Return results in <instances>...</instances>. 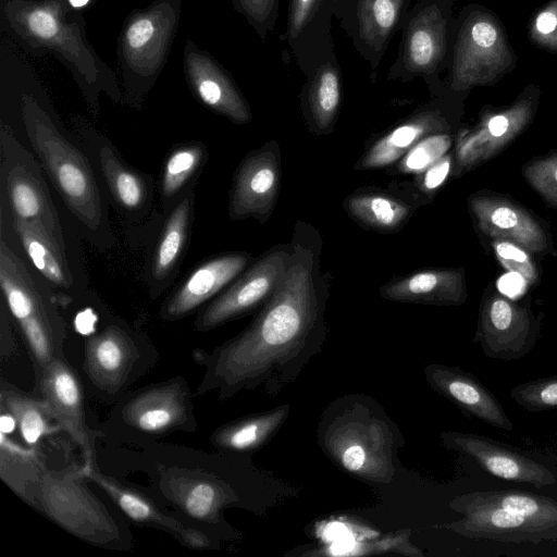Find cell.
<instances>
[{"label": "cell", "instance_id": "cell-1", "mask_svg": "<svg viewBox=\"0 0 557 557\" xmlns=\"http://www.w3.org/2000/svg\"><path fill=\"white\" fill-rule=\"evenodd\" d=\"M319 253L317 231L299 222L280 284L245 330L206 357L198 394L218 391L225 400L260 389L276 396L296 381L327 337V288Z\"/></svg>", "mask_w": 557, "mask_h": 557}, {"label": "cell", "instance_id": "cell-2", "mask_svg": "<svg viewBox=\"0 0 557 557\" xmlns=\"http://www.w3.org/2000/svg\"><path fill=\"white\" fill-rule=\"evenodd\" d=\"M0 94L2 101L16 109L44 170L71 213L85 230L112 237L88 159L61 134L35 69L2 34Z\"/></svg>", "mask_w": 557, "mask_h": 557}, {"label": "cell", "instance_id": "cell-3", "mask_svg": "<svg viewBox=\"0 0 557 557\" xmlns=\"http://www.w3.org/2000/svg\"><path fill=\"white\" fill-rule=\"evenodd\" d=\"M0 29L25 54L53 55L72 75L94 115L101 92L123 103L115 72L88 39L84 11L67 0H0Z\"/></svg>", "mask_w": 557, "mask_h": 557}, {"label": "cell", "instance_id": "cell-4", "mask_svg": "<svg viewBox=\"0 0 557 557\" xmlns=\"http://www.w3.org/2000/svg\"><path fill=\"white\" fill-rule=\"evenodd\" d=\"M317 440L339 469L372 486L388 485L399 467L405 437L382 405L366 394H346L323 409Z\"/></svg>", "mask_w": 557, "mask_h": 557}, {"label": "cell", "instance_id": "cell-5", "mask_svg": "<svg viewBox=\"0 0 557 557\" xmlns=\"http://www.w3.org/2000/svg\"><path fill=\"white\" fill-rule=\"evenodd\" d=\"M448 506L461 515L444 528L471 540L532 543L557 540V502L520 490L478 491Z\"/></svg>", "mask_w": 557, "mask_h": 557}, {"label": "cell", "instance_id": "cell-6", "mask_svg": "<svg viewBox=\"0 0 557 557\" xmlns=\"http://www.w3.org/2000/svg\"><path fill=\"white\" fill-rule=\"evenodd\" d=\"M182 0H153L133 10L116 41L123 103L139 109L164 69L176 37Z\"/></svg>", "mask_w": 557, "mask_h": 557}, {"label": "cell", "instance_id": "cell-7", "mask_svg": "<svg viewBox=\"0 0 557 557\" xmlns=\"http://www.w3.org/2000/svg\"><path fill=\"white\" fill-rule=\"evenodd\" d=\"M44 278V277H42ZM0 242V286L35 361L36 370L62 356L64 321L48 284Z\"/></svg>", "mask_w": 557, "mask_h": 557}, {"label": "cell", "instance_id": "cell-8", "mask_svg": "<svg viewBox=\"0 0 557 557\" xmlns=\"http://www.w3.org/2000/svg\"><path fill=\"white\" fill-rule=\"evenodd\" d=\"M79 471L46 470L36 494L37 508L75 536L100 546H114L121 530L106 507L81 482Z\"/></svg>", "mask_w": 557, "mask_h": 557}, {"label": "cell", "instance_id": "cell-9", "mask_svg": "<svg viewBox=\"0 0 557 557\" xmlns=\"http://www.w3.org/2000/svg\"><path fill=\"white\" fill-rule=\"evenodd\" d=\"M516 63L506 32L490 12L476 10L463 21L455 46L451 87L492 85Z\"/></svg>", "mask_w": 557, "mask_h": 557}, {"label": "cell", "instance_id": "cell-10", "mask_svg": "<svg viewBox=\"0 0 557 557\" xmlns=\"http://www.w3.org/2000/svg\"><path fill=\"white\" fill-rule=\"evenodd\" d=\"M1 182L12 215L44 225L63 246L60 218L41 170L15 137L12 127L0 124Z\"/></svg>", "mask_w": 557, "mask_h": 557}, {"label": "cell", "instance_id": "cell-11", "mask_svg": "<svg viewBox=\"0 0 557 557\" xmlns=\"http://www.w3.org/2000/svg\"><path fill=\"white\" fill-rule=\"evenodd\" d=\"M290 255L292 244L275 247L263 255L199 312L195 330L210 331L262 306L284 276Z\"/></svg>", "mask_w": 557, "mask_h": 557}, {"label": "cell", "instance_id": "cell-12", "mask_svg": "<svg viewBox=\"0 0 557 557\" xmlns=\"http://www.w3.org/2000/svg\"><path fill=\"white\" fill-rule=\"evenodd\" d=\"M143 352L131 332L110 324L85 341L83 370L95 391L112 398L139 373Z\"/></svg>", "mask_w": 557, "mask_h": 557}, {"label": "cell", "instance_id": "cell-13", "mask_svg": "<svg viewBox=\"0 0 557 557\" xmlns=\"http://www.w3.org/2000/svg\"><path fill=\"white\" fill-rule=\"evenodd\" d=\"M532 314L506 297L494 295L482 306L474 342L491 359L503 361L525 357L537 341Z\"/></svg>", "mask_w": 557, "mask_h": 557}, {"label": "cell", "instance_id": "cell-14", "mask_svg": "<svg viewBox=\"0 0 557 557\" xmlns=\"http://www.w3.org/2000/svg\"><path fill=\"white\" fill-rule=\"evenodd\" d=\"M280 150L269 143L249 152L238 165L228 199V214L234 221L249 216L263 223L271 214L278 195Z\"/></svg>", "mask_w": 557, "mask_h": 557}, {"label": "cell", "instance_id": "cell-15", "mask_svg": "<svg viewBox=\"0 0 557 557\" xmlns=\"http://www.w3.org/2000/svg\"><path fill=\"white\" fill-rule=\"evenodd\" d=\"M123 422L144 435H165L194 430L191 395L182 379L146 388L122 407Z\"/></svg>", "mask_w": 557, "mask_h": 557}, {"label": "cell", "instance_id": "cell-16", "mask_svg": "<svg viewBox=\"0 0 557 557\" xmlns=\"http://www.w3.org/2000/svg\"><path fill=\"white\" fill-rule=\"evenodd\" d=\"M440 442L446 449L471 458L484 471L498 479L528 483L535 487L556 483V476L541 462L487 436L443 431L440 433Z\"/></svg>", "mask_w": 557, "mask_h": 557}, {"label": "cell", "instance_id": "cell-17", "mask_svg": "<svg viewBox=\"0 0 557 557\" xmlns=\"http://www.w3.org/2000/svg\"><path fill=\"white\" fill-rule=\"evenodd\" d=\"M183 71L190 92L202 106L237 124L251 120L250 108L228 73L190 39L183 50Z\"/></svg>", "mask_w": 557, "mask_h": 557}, {"label": "cell", "instance_id": "cell-18", "mask_svg": "<svg viewBox=\"0 0 557 557\" xmlns=\"http://www.w3.org/2000/svg\"><path fill=\"white\" fill-rule=\"evenodd\" d=\"M37 381L45 398L61 428L81 447L85 468L94 466V433L86 423L82 384L63 357L37 370Z\"/></svg>", "mask_w": 557, "mask_h": 557}, {"label": "cell", "instance_id": "cell-19", "mask_svg": "<svg viewBox=\"0 0 557 557\" xmlns=\"http://www.w3.org/2000/svg\"><path fill=\"white\" fill-rule=\"evenodd\" d=\"M423 371L428 385L467 418L504 431H513V423L498 399L473 374L457 366L443 363H429Z\"/></svg>", "mask_w": 557, "mask_h": 557}, {"label": "cell", "instance_id": "cell-20", "mask_svg": "<svg viewBox=\"0 0 557 557\" xmlns=\"http://www.w3.org/2000/svg\"><path fill=\"white\" fill-rule=\"evenodd\" d=\"M249 260L248 253L236 251L201 262L164 301L160 317L165 321H175L188 315L232 283Z\"/></svg>", "mask_w": 557, "mask_h": 557}, {"label": "cell", "instance_id": "cell-21", "mask_svg": "<svg viewBox=\"0 0 557 557\" xmlns=\"http://www.w3.org/2000/svg\"><path fill=\"white\" fill-rule=\"evenodd\" d=\"M469 206L480 230L493 239L510 240L533 252L547 248L543 228L519 206L488 196L472 197Z\"/></svg>", "mask_w": 557, "mask_h": 557}, {"label": "cell", "instance_id": "cell-22", "mask_svg": "<svg viewBox=\"0 0 557 557\" xmlns=\"http://www.w3.org/2000/svg\"><path fill=\"white\" fill-rule=\"evenodd\" d=\"M532 114V99L521 98L508 109L483 120L475 129L459 138L457 144L459 164L471 166L494 156L522 132Z\"/></svg>", "mask_w": 557, "mask_h": 557}, {"label": "cell", "instance_id": "cell-23", "mask_svg": "<svg viewBox=\"0 0 557 557\" xmlns=\"http://www.w3.org/2000/svg\"><path fill=\"white\" fill-rule=\"evenodd\" d=\"M82 473L99 485L133 521L166 531L193 548L211 547V541L206 534L163 513L146 496L100 473L95 469V466L84 467Z\"/></svg>", "mask_w": 557, "mask_h": 557}, {"label": "cell", "instance_id": "cell-24", "mask_svg": "<svg viewBox=\"0 0 557 557\" xmlns=\"http://www.w3.org/2000/svg\"><path fill=\"white\" fill-rule=\"evenodd\" d=\"M96 136L99 165L114 201L124 213H147L153 198L151 178L125 163L107 138Z\"/></svg>", "mask_w": 557, "mask_h": 557}, {"label": "cell", "instance_id": "cell-25", "mask_svg": "<svg viewBox=\"0 0 557 557\" xmlns=\"http://www.w3.org/2000/svg\"><path fill=\"white\" fill-rule=\"evenodd\" d=\"M380 294L393 301L459 305L466 296L463 274L456 270L420 271L385 284Z\"/></svg>", "mask_w": 557, "mask_h": 557}, {"label": "cell", "instance_id": "cell-26", "mask_svg": "<svg viewBox=\"0 0 557 557\" xmlns=\"http://www.w3.org/2000/svg\"><path fill=\"white\" fill-rule=\"evenodd\" d=\"M191 187L169 214L152 255L149 283L157 296L175 275L187 247L195 200Z\"/></svg>", "mask_w": 557, "mask_h": 557}, {"label": "cell", "instance_id": "cell-27", "mask_svg": "<svg viewBox=\"0 0 557 557\" xmlns=\"http://www.w3.org/2000/svg\"><path fill=\"white\" fill-rule=\"evenodd\" d=\"M12 228L33 267L48 283L65 289L73 285L65 246L44 225L12 215Z\"/></svg>", "mask_w": 557, "mask_h": 557}, {"label": "cell", "instance_id": "cell-28", "mask_svg": "<svg viewBox=\"0 0 557 557\" xmlns=\"http://www.w3.org/2000/svg\"><path fill=\"white\" fill-rule=\"evenodd\" d=\"M290 405L248 414L216 429L210 441L223 453H253L267 445L283 428Z\"/></svg>", "mask_w": 557, "mask_h": 557}, {"label": "cell", "instance_id": "cell-29", "mask_svg": "<svg viewBox=\"0 0 557 557\" xmlns=\"http://www.w3.org/2000/svg\"><path fill=\"white\" fill-rule=\"evenodd\" d=\"M446 49V21L437 5L421 10L411 21L406 38L404 62L417 74L433 72Z\"/></svg>", "mask_w": 557, "mask_h": 557}, {"label": "cell", "instance_id": "cell-30", "mask_svg": "<svg viewBox=\"0 0 557 557\" xmlns=\"http://www.w3.org/2000/svg\"><path fill=\"white\" fill-rule=\"evenodd\" d=\"M444 117L435 111L421 112L376 140L359 159L356 168L376 169L401 159L422 138L443 133Z\"/></svg>", "mask_w": 557, "mask_h": 557}, {"label": "cell", "instance_id": "cell-31", "mask_svg": "<svg viewBox=\"0 0 557 557\" xmlns=\"http://www.w3.org/2000/svg\"><path fill=\"white\" fill-rule=\"evenodd\" d=\"M47 469L34 448H24L0 433V476L21 498L37 506L36 494Z\"/></svg>", "mask_w": 557, "mask_h": 557}, {"label": "cell", "instance_id": "cell-32", "mask_svg": "<svg viewBox=\"0 0 557 557\" xmlns=\"http://www.w3.org/2000/svg\"><path fill=\"white\" fill-rule=\"evenodd\" d=\"M1 407L15 421L22 438L30 446L46 435L61 429L45 398L25 395L9 385L2 384L0 392ZM57 422V421H55Z\"/></svg>", "mask_w": 557, "mask_h": 557}, {"label": "cell", "instance_id": "cell-33", "mask_svg": "<svg viewBox=\"0 0 557 557\" xmlns=\"http://www.w3.org/2000/svg\"><path fill=\"white\" fill-rule=\"evenodd\" d=\"M346 209L359 223L381 232L397 230L410 214V208L405 202L374 193L350 196L346 201Z\"/></svg>", "mask_w": 557, "mask_h": 557}, {"label": "cell", "instance_id": "cell-34", "mask_svg": "<svg viewBox=\"0 0 557 557\" xmlns=\"http://www.w3.org/2000/svg\"><path fill=\"white\" fill-rule=\"evenodd\" d=\"M207 157V147L199 141L180 145L170 152L160 180V195L164 206H168L183 187L189 185Z\"/></svg>", "mask_w": 557, "mask_h": 557}, {"label": "cell", "instance_id": "cell-35", "mask_svg": "<svg viewBox=\"0 0 557 557\" xmlns=\"http://www.w3.org/2000/svg\"><path fill=\"white\" fill-rule=\"evenodd\" d=\"M404 0H360L357 10L362 41L380 51L395 27Z\"/></svg>", "mask_w": 557, "mask_h": 557}, {"label": "cell", "instance_id": "cell-36", "mask_svg": "<svg viewBox=\"0 0 557 557\" xmlns=\"http://www.w3.org/2000/svg\"><path fill=\"white\" fill-rule=\"evenodd\" d=\"M339 102V75L332 65L325 64L317 71L309 94L310 112L317 127L325 131L333 124Z\"/></svg>", "mask_w": 557, "mask_h": 557}, {"label": "cell", "instance_id": "cell-37", "mask_svg": "<svg viewBox=\"0 0 557 557\" xmlns=\"http://www.w3.org/2000/svg\"><path fill=\"white\" fill-rule=\"evenodd\" d=\"M509 395L530 412L557 410V374L520 383L510 389Z\"/></svg>", "mask_w": 557, "mask_h": 557}, {"label": "cell", "instance_id": "cell-38", "mask_svg": "<svg viewBox=\"0 0 557 557\" xmlns=\"http://www.w3.org/2000/svg\"><path fill=\"white\" fill-rule=\"evenodd\" d=\"M450 145V137L444 133L422 138L401 158L398 164L399 172L422 173L445 156Z\"/></svg>", "mask_w": 557, "mask_h": 557}, {"label": "cell", "instance_id": "cell-39", "mask_svg": "<svg viewBox=\"0 0 557 557\" xmlns=\"http://www.w3.org/2000/svg\"><path fill=\"white\" fill-rule=\"evenodd\" d=\"M530 40L542 49L557 52V0H550L529 23Z\"/></svg>", "mask_w": 557, "mask_h": 557}, {"label": "cell", "instance_id": "cell-40", "mask_svg": "<svg viewBox=\"0 0 557 557\" xmlns=\"http://www.w3.org/2000/svg\"><path fill=\"white\" fill-rule=\"evenodd\" d=\"M493 248L505 269L519 274L528 283H534L537 280V271L528 256L527 249L506 239H494Z\"/></svg>", "mask_w": 557, "mask_h": 557}, {"label": "cell", "instance_id": "cell-41", "mask_svg": "<svg viewBox=\"0 0 557 557\" xmlns=\"http://www.w3.org/2000/svg\"><path fill=\"white\" fill-rule=\"evenodd\" d=\"M523 172L530 185L548 202L557 206V156L534 161Z\"/></svg>", "mask_w": 557, "mask_h": 557}, {"label": "cell", "instance_id": "cell-42", "mask_svg": "<svg viewBox=\"0 0 557 557\" xmlns=\"http://www.w3.org/2000/svg\"><path fill=\"white\" fill-rule=\"evenodd\" d=\"M318 0H292L288 17L289 38L297 37L308 23Z\"/></svg>", "mask_w": 557, "mask_h": 557}, {"label": "cell", "instance_id": "cell-43", "mask_svg": "<svg viewBox=\"0 0 557 557\" xmlns=\"http://www.w3.org/2000/svg\"><path fill=\"white\" fill-rule=\"evenodd\" d=\"M236 9L252 24L263 25L270 17L275 0H233Z\"/></svg>", "mask_w": 557, "mask_h": 557}, {"label": "cell", "instance_id": "cell-44", "mask_svg": "<svg viewBox=\"0 0 557 557\" xmlns=\"http://www.w3.org/2000/svg\"><path fill=\"white\" fill-rule=\"evenodd\" d=\"M450 156H443L440 160L422 172L423 177L420 184L421 188L425 191H432L440 187L446 180L450 171Z\"/></svg>", "mask_w": 557, "mask_h": 557}, {"label": "cell", "instance_id": "cell-45", "mask_svg": "<svg viewBox=\"0 0 557 557\" xmlns=\"http://www.w3.org/2000/svg\"><path fill=\"white\" fill-rule=\"evenodd\" d=\"M96 0H67V2L77 10L85 11Z\"/></svg>", "mask_w": 557, "mask_h": 557}]
</instances>
